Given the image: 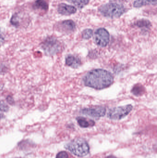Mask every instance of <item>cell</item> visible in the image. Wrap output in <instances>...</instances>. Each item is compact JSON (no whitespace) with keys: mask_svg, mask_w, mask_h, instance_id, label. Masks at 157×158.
Instances as JSON below:
<instances>
[{"mask_svg":"<svg viewBox=\"0 0 157 158\" xmlns=\"http://www.w3.org/2000/svg\"><path fill=\"white\" fill-rule=\"evenodd\" d=\"M58 12L61 15H70L75 14L77 12V9L73 6L61 3L58 6Z\"/></svg>","mask_w":157,"mask_h":158,"instance_id":"cell-9","label":"cell"},{"mask_svg":"<svg viewBox=\"0 0 157 158\" xmlns=\"http://www.w3.org/2000/svg\"><path fill=\"white\" fill-rule=\"evenodd\" d=\"M11 22L13 25H14L15 26H18V17H17V16L14 15L12 17V19H11Z\"/></svg>","mask_w":157,"mask_h":158,"instance_id":"cell-20","label":"cell"},{"mask_svg":"<svg viewBox=\"0 0 157 158\" xmlns=\"http://www.w3.org/2000/svg\"><path fill=\"white\" fill-rule=\"evenodd\" d=\"M157 0H135L133 3L135 7H141L149 5H156Z\"/></svg>","mask_w":157,"mask_h":158,"instance_id":"cell-12","label":"cell"},{"mask_svg":"<svg viewBox=\"0 0 157 158\" xmlns=\"http://www.w3.org/2000/svg\"><path fill=\"white\" fill-rule=\"evenodd\" d=\"M4 36L0 29V45H2L4 41Z\"/></svg>","mask_w":157,"mask_h":158,"instance_id":"cell-21","label":"cell"},{"mask_svg":"<svg viewBox=\"0 0 157 158\" xmlns=\"http://www.w3.org/2000/svg\"><path fill=\"white\" fill-rule=\"evenodd\" d=\"M65 64L68 66L76 69L79 67L81 64L80 59L75 56L69 55L65 58Z\"/></svg>","mask_w":157,"mask_h":158,"instance_id":"cell-10","label":"cell"},{"mask_svg":"<svg viewBox=\"0 0 157 158\" xmlns=\"http://www.w3.org/2000/svg\"><path fill=\"white\" fill-rule=\"evenodd\" d=\"M59 28L62 32L65 33H70L74 31L76 29V24L72 20H66L60 23Z\"/></svg>","mask_w":157,"mask_h":158,"instance_id":"cell-8","label":"cell"},{"mask_svg":"<svg viewBox=\"0 0 157 158\" xmlns=\"http://www.w3.org/2000/svg\"><path fill=\"white\" fill-rule=\"evenodd\" d=\"M79 8H82L89 2V0H67Z\"/></svg>","mask_w":157,"mask_h":158,"instance_id":"cell-15","label":"cell"},{"mask_svg":"<svg viewBox=\"0 0 157 158\" xmlns=\"http://www.w3.org/2000/svg\"><path fill=\"white\" fill-rule=\"evenodd\" d=\"M56 158H69V156L66 152L61 151L57 154Z\"/></svg>","mask_w":157,"mask_h":158,"instance_id":"cell-19","label":"cell"},{"mask_svg":"<svg viewBox=\"0 0 157 158\" xmlns=\"http://www.w3.org/2000/svg\"><path fill=\"white\" fill-rule=\"evenodd\" d=\"M131 105L112 108L109 110L108 117L111 119L119 120L124 118L132 110Z\"/></svg>","mask_w":157,"mask_h":158,"instance_id":"cell-5","label":"cell"},{"mask_svg":"<svg viewBox=\"0 0 157 158\" xmlns=\"http://www.w3.org/2000/svg\"><path fill=\"white\" fill-rule=\"evenodd\" d=\"M2 118V114H0V119Z\"/></svg>","mask_w":157,"mask_h":158,"instance_id":"cell-24","label":"cell"},{"mask_svg":"<svg viewBox=\"0 0 157 158\" xmlns=\"http://www.w3.org/2000/svg\"><path fill=\"white\" fill-rule=\"evenodd\" d=\"M106 158H117L116 157L114 156H108Z\"/></svg>","mask_w":157,"mask_h":158,"instance_id":"cell-23","label":"cell"},{"mask_svg":"<svg viewBox=\"0 0 157 158\" xmlns=\"http://www.w3.org/2000/svg\"><path fill=\"white\" fill-rule=\"evenodd\" d=\"M60 42L53 37H49L41 44V48L48 56H53L60 52L61 49Z\"/></svg>","mask_w":157,"mask_h":158,"instance_id":"cell-4","label":"cell"},{"mask_svg":"<svg viewBox=\"0 0 157 158\" xmlns=\"http://www.w3.org/2000/svg\"><path fill=\"white\" fill-rule=\"evenodd\" d=\"M9 110V107L3 101H0V110L3 112H7Z\"/></svg>","mask_w":157,"mask_h":158,"instance_id":"cell-18","label":"cell"},{"mask_svg":"<svg viewBox=\"0 0 157 158\" xmlns=\"http://www.w3.org/2000/svg\"><path fill=\"white\" fill-rule=\"evenodd\" d=\"M106 109L104 107L98 106L95 108H88L82 110L81 113L95 118L104 117L106 114Z\"/></svg>","mask_w":157,"mask_h":158,"instance_id":"cell-7","label":"cell"},{"mask_svg":"<svg viewBox=\"0 0 157 158\" xmlns=\"http://www.w3.org/2000/svg\"><path fill=\"white\" fill-rule=\"evenodd\" d=\"M132 94L136 96H140L143 95L145 92V88L140 84L135 85L131 91Z\"/></svg>","mask_w":157,"mask_h":158,"instance_id":"cell-13","label":"cell"},{"mask_svg":"<svg viewBox=\"0 0 157 158\" xmlns=\"http://www.w3.org/2000/svg\"><path fill=\"white\" fill-rule=\"evenodd\" d=\"M135 25L140 28H149L151 25L150 21L145 19L138 20L135 23Z\"/></svg>","mask_w":157,"mask_h":158,"instance_id":"cell-16","label":"cell"},{"mask_svg":"<svg viewBox=\"0 0 157 158\" xmlns=\"http://www.w3.org/2000/svg\"><path fill=\"white\" fill-rule=\"evenodd\" d=\"M77 120L80 127L82 128H86L92 127L95 124V122L91 120L88 119L84 117H77Z\"/></svg>","mask_w":157,"mask_h":158,"instance_id":"cell-11","label":"cell"},{"mask_svg":"<svg viewBox=\"0 0 157 158\" xmlns=\"http://www.w3.org/2000/svg\"><path fill=\"white\" fill-rule=\"evenodd\" d=\"M65 148L78 157H84L89 153V147L87 142L83 138L74 139L65 146Z\"/></svg>","mask_w":157,"mask_h":158,"instance_id":"cell-2","label":"cell"},{"mask_svg":"<svg viewBox=\"0 0 157 158\" xmlns=\"http://www.w3.org/2000/svg\"><path fill=\"white\" fill-rule=\"evenodd\" d=\"M34 6L36 9L43 11H47L49 8L48 4L44 0H37Z\"/></svg>","mask_w":157,"mask_h":158,"instance_id":"cell-14","label":"cell"},{"mask_svg":"<svg viewBox=\"0 0 157 158\" xmlns=\"http://www.w3.org/2000/svg\"><path fill=\"white\" fill-rule=\"evenodd\" d=\"M99 10L105 17L112 19L120 18L125 11L122 5L113 2L103 5L100 7Z\"/></svg>","mask_w":157,"mask_h":158,"instance_id":"cell-3","label":"cell"},{"mask_svg":"<svg viewBox=\"0 0 157 158\" xmlns=\"http://www.w3.org/2000/svg\"><path fill=\"white\" fill-rule=\"evenodd\" d=\"M6 100L9 104H11V105H13L14 103V100L13 99V98L10 96H8L7 98H6Z\"/></svg>","mask_w":157,"mask_h":158,"instance_id":"cell-22","label":"cell"},{"mask_svg":"<svg viewBox=\"0 0 157 158\" xmlns=\"http://www.w3.org/2000/svg\"><path fill=\"white\" fill-rule=\"evenodd\" d=\"M94 38L95 43L98 46L106 47L109 42V33L106 29L100 28L96 31Z\"/></svg>","mask_w":157,"mask_h":158,"instance_id":"cell-6","label":"cell"},{"mask_svg":"<svg viewBox=\"0 0 157 158\" xmlns=\"http://www.w3.org/2000/svg\"><path fill=\"white\" fill-rule=\"evenodd\" d=\"M113 81L112 74L103 69H93L88 72L84 78L86 86L97 90L109 87L112 84Z\"/></svg>","mask_w":157,"mask_h":158,"instance_id":"cell-1","label":"cell"},{"mask_svg":"<svg viewBox=\"0 0 157 158\" xmlns=\"http://www.w3.org/2000/svg\"><path fill=\"white\" fill-rule=\"evenodd\" d=\"M93 31L90 29H86L82 33V38L84 40H88L93 36Z\"/></svg>","mask_w":157,"mask_h":158,"instance_id":"cell-17","label":"cell"}]
</instances>
